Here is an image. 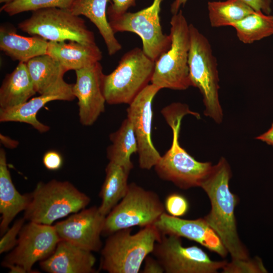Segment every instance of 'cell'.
Instances as JSON below:
<instances>
[{
	"instance_id": "cell-1",
	"label": "cell",
	"mask_w": 273,
	"mask_h": 273,
	"mask_svg": "<svg viewBox=\"0 0 273 273\" xmlns=\"http://www.w3.org/2000/svg\"><path fill=\"white\" fill-rule=\"evenodd\" d=\"M231 176L229 163L221 157L200 187L207 194L211 206L204 218L218 236L232 259H245L249 258V253L237 231L235 209L238 198L229 188Z\"/></svg>"
},
{
	"instance_id": "cell-2",
	"label": "cell",
	"mask_w": 273,
	"mask_h": 273,
	"mask_svg": "<svg viewBox=\"0 0 273 273\" xmlns=\"http://www.w3.org/2000/svg\"><path fill=\"white\" fill-rule=\"evenodd\" d=\"M162 113L172 129L173 139L169 149L154 166L157 174L182 189L200 187L213 165L209 162L196 160L181 147L178 141L183 118L194 112L185 104L173 103L164 108Z\"/></svg>"
},
{
	"instance_id": "cell-3",
	"label": "cell",
	"mask_w": 273,
	"mask_h": 273,
	"mask_svg": "<svg viewBox=\"0 0 273 273\" xmlns=\"http://www.w3.org/2000/svg\"><path fill=\"white\" fill-rule=\"evenodd\" d=\"M161 236L154 225L142 228L134 234H131V228L114 232L101 250V269L109 273L139 272Z\"/></svg>"
},
{
	"instance_id": "cell-4",
	"label": "cell",
	"mask_w": 273,
	"mask_h": 273,
	"mask_svg": "<svg viewBox=\"0 0 273 273\" xmlns=\"http://www.w3.org/2000/svg\"><path fill=\"white\" fill-rule=\"evenodd\" d=\"M189 31L188 64L192 86L198 88L203 97L204 115L220 123L223 112L219 100L216 58L207 38L192 24H189Z\"/></svg>"
},
{
	"instance_id": "cell-5",
	"label": "cell",
	"mask_w": 273,
	"mask_h": 273,
	"mask_svg": "<svg viewBox=\"0 0 273 273\" xmlns=\"http://www.w3.org/2000/svg\"><path fill=\"white\" fill-rule=\"evenodd\" d=\"M31 193L23 217L29 221L49 225L84 209L90 201L87 195L70 182L56 179L38 183Z\"/></svg>"
},
{
	"instance_id": "cell-6",
	"label": "cell",
	"mask_w": 273,
	"mask_h": 273,
	"mask_svg": "<svg viewBox=\"0 0 273 273\" xmlns=\"http://www.w3.org/2000/svg\"><path fill=\"white\" fill-rule=\"evenodd\" d=\"M155 61L134 48L125 53L116 68L104 74L102 88L106 103L129 105L151 82Z\"/></svg>"
},
{
	"instance_id": "cell-7",
	"label": "cell",
	"mask_w": 273,
	"mask_h": 273,
	"mask_svg": "<svg viewBox=\"0 0 273 273\" xmlns=\"http://www.w3.org/2000/svg\"><path fill=\"white\" fill-rule=\"evenodd\" d=\"M170 24L171 46L155 62L151 83L161 89L185 90L192 86L188 64L189 24L181 10L172 15Z\"/></svg>"
},
{
	"instance_id": "cell-8",
	"label": "cell",
	"mask_w": 273,
	"mask_h": 273,
	"mask_svg": "<svg viewBox=\"0 0 273 273\" xmlns=\"http://www.w3.org/2000/svg\"><path fill=\"white\" fill-rule=\"evenodd\" d=\"M165 211L156 193L130 183L125 196L106 216L103 234L109 236L124 229L154 225Z\"/></svg>"
},
{
	"instance_id": "cell-9",
	"label": "cell",
	"mask_w": 273,
	"mask_h": 273,
	"mask_svg": "<svg viewBox=\"0 0 273 273\" xmlns=\"http://www.w3.org/2000/svg\"><path fill=\"white\" fill-rule=\"evenodd\" d=\"M18 26L25 33L48 41L73 40L87 44H96L94 34L87 28L84 19L67 10L48 8L33 11Z\"/></svg>"
},
{
	"instance_id": "cell-10",
	"label": "cell",
	"mask_w": 273,
	"mask_h": 273,
	"mask_svg": "<svg viewBox=\"0 0 273 273\" xmlns=\"http://www.w3.org/2000/svg\"><path fill=\"white\" fill-rule=\"evenodd\" d=\"M163 1L154 0L149 7L134 13L126 12L107 17L114 33L130 32L138 35L142 40L144 52L155 62L171 43V35L164 33L161 25L159 14Z\"/></svg>"
},
{
	"instance_id": "cell-11",
	"label": "cell",
	"mask_w": 273,
	"mask_h": 273,
	"mask_svg": "<svg viewBox=\"0 0 273 273\" xmlns=\"http://www.w3.org/2000/svg\"><path fill=\"white\" fill-rule=\"evenodd\" d=\"M181 237L161 234L152 252L166 273H216L227 261H214L196 246L184 247Z\"/></svg>"
},
{
	"instance_id": "cell-12",
	"label": "cell",
	"mask_w": 273,
	"mask_h": 273,
	"mask_svg": "<svg viewBox=\"0 0 273 273\" xmlns=\"http://www.w3.org/2000/svg\"><path fill=\"white\" fill-rule=\"evenodd\" d=\"M60 240L54 226L29 221L22 227L15 248L2 264L19 265L27 272H35L33 265L50 256Z\"/></svg>"
},
{
	"instance_id": "cell-13",
	"label": "cell",
	"mask_w": 273,
	"mask_h": 273,
	"mask_svg": "<svg viewBox=\"0 0 273 273\" xmlns=\"http://www.w3.org/2000/svg\"><path fill=\"white\" fill-rule=\"evenodd\" d=\"M161 89L152 83L148 85L129 105L127 118L131 122L137 140L140 167L150 170L158 163L161 156L152 140L153 99Z\"/></svg>"
},
{
	"instance_id": "cell-14",
	"label": "cell",
	"mask_w": 273,
	"mask_h": 273,
	"mask_svg": "<svg viewBox=\"0 0 273 273\" xmlns=\"http://www.w3.org/2000/svg\"><path fill=\"white\" fill-rule=\"evenodd\" d=\"M105 219L99 207L94 206L73 213L54 226L61 240L91 252H98L102 246L101 235Z\"/></svg>"
},
{
	"instance_id": "cell-15",
	"label": "cell",
	"mask_w": 273,
	"mask_h": 273,
	"mask_svg": "<svg viewBox=\"0 0 273 273\" xmlns=\"http://www.w3.org/2000/svg\"><path fill=\"white\" fill-rule=\"evenodd\" d=\"M75 73L76 80L72 90L78 99L79 121L84 126H90L105 111L103 68L97 62L76 70Z\"/></svg>"
},
{
	"instance_id": "cell-16",
	"label": "cell",
	"mask_w": 273,
	"mask_h": 273,
	"mask_svg": "<svg viewBox=\"0 0 273 273\" xmlns=\"http://www.w3.org/2000/svg\"><path fill=\"white\" fill-rule=\"evenodd\" d=\"M154 225L161 234L173 235L194 241L222 257L228 251L204 218L185 219L164 212Z\"/></svg>"
},
{
	"instance_id": "cell-17",
	"label": "cell",
	"mask_w": 273,
	"mask_h": 273,
	"mask_svg": "<svg viewBox=\"0 0 273 273\" xmlns=\"http://www.w3.org/2000/svg\"><path fill=\"white\" fill-rule=\"evenodd\" d=\"M73 84L66 82L19 106L8 109H0V121L24 122L32 125L40 133L46 132L50 129V127L38 120L36 118L37 113L49 102L73 100L75 97L73 93Z\"/></svg>"
},
{
	"instance_id": "cell-18",
	"label": "cell",
	"mask_w": 273,
	"mask_h": 273,
	"mask_svg": "<svg viewBox=\"0 0 273 273\" xmlns=\"http://www.w3.org/2000/svg\"><path fill=\"white\" fill-rule=\"evenodd\" d=\"M96 259L92 252L60 240L52 254L40 261V266L50 273H93Z\"/></svg>"
},
{
	"instance_id": "cell-19",
	"label": "cell",
	"mask_w": 273,
	"mask_h": 273,
	"mask_svg": "<svg viewBox=\"0 0 273 273\" xmlns=\"http://www.w3.org/2000/svg\"><path fill=\"white\" fill-rule=\"evenodd\" d=\"M31 193L21 194L14 185L8 167L5 151L0 149V224L1 235L9 229L10 223L21 211L25 210Z\"/></svg>"
},
{
	"instance_id": "cell-20",
	"label": "cell",
	"mask_w": 273,
	"mask_h": 273,
	"mask_svg": "<svg viewBox=\"0 0 273 273\" xmlns=\"http://www.w3.org/2000/svg\"><path fill=\"white\" fill-rule=\"evenodd\" d=\"M47 54L59 62L67 71L88 66L102 58L96 44H87L73 40L49 41Z\"/></svg>"
},
{
	"instance_id": "cell-21",
	"label": "cell",
	"mask_w": 273,
	"mask_h": 273,
	"mask_svg": "<svg viewBox=\"0 0 273 273\" xmlns=\"http://www.w3.org/2000/svg\"><path fill=\"white\" fill-rule=\"evenodd\" d=\"M49 41L37 35L27 37L16 33L7 25L0 27V49L15 61L27 62L31 59L47 54Z\"/></svg>"
},
{
	"instance_id": "cell-22",
	"label": "cell",
	"mask_w": 273,
	"mask_h": 273,
	"mask_svg": "<svg viewBox=\"0 0 273 273\" xmlns=\"http://www.w3.org/2000/svg\"><path fill=\"white\" fill-rule=\"evenodd\" d=\"M108 2L109 0H73L68 11L75 15L86 17L94 23L104 40L108 54L112 56L121 50L122 46L108 21Z\"/></svg>"
},
{
	"instance_id": "cell-23",
	"label": "cell",
	"mask_w": 273,
	"mask_h": 273,
	"mask_svg": "<svg viewBox=\"0 0 273 273\" xmlns=\"http://www.w3.org/2000/svg\"><path fill=\"white\" fill-rule=\"evenodd\" d=\"M36 93L25 62H19L7 74L0 88V109H8L27 102Z\"/></svg>"
},
{
	"instance_id": "cell-24",
	"label": "cell",
	"mask_w": 273,
	"mask_h": 273,
	"mask_svg": "<svg viewBox=\"0 0 273 273\" xmlns=\"http://www.w3.org/2000/svg\"><path fill=\"white\" fill-rule=\"evenodd\" d=\"M26 64L35 89L40 95L49 92L66 82L63 77L67 70L47 54L34 57Z\"/></svg>"
},
{
	"instance_id": "cell-25",
	"label": "cell",
	"mask_w": 273,
	"mask_h": 273,
	"mask_svg": "<svg viewBox=\"0 0 273 273\" xmlns=\"http://www.w3.org/2000/svg\"><path fill=\"white\" fill-rule=\"evenodd\" d=\"M105 171V178L100 193L102 202L99 210L106 216L125 196L128 187L130 171L109 162Z\"/></svg>"
},
{
	"instance_id": "cell-26",
	"label": "cell",
	"mask_w": 273,
	"mask_h": 273,
	"mask_svg": "<svg viewBox=\"0 0 273 273\" xmlns=\"http://www.w3.org/2000/svg\"><path fill=\"white\" fill-rule=\"evenodd\" d=\"M112 144L107 150V157L109 162L123 166L130 171L133 165L130 157L138 153L137 140L132 125L127 118L124 120L119 128L111 133Z\"/></svg>"
},
{
	"instance_id": "cell-27",
	"label": "cell",
	"mask_w": 273,
	"mask_h": 273,
	"mask_svg": "<svg viewBox=\"0 0 273 273\" xmlns=\"http://www.w3.org/2000/svg\"><path fill=\"white\" fill-rule=\"evenodd\" d=\"M208 10L212 27L232 26L255 11L241 0L209 2Z\"/></svg>"
},
{
	"instance_id": "cell-28",
	"label": "cell",
	"mask_w": 273,
	"mask_h": 273,
	"mask_svg": "<svg viewBox=\"0 0 273 273\" xmlns=\"http://www.w3.org/2000/svg\"><path fill=\"white\" fill-rule=\"evenodd\" d=\"M232 27L240 41L252 43L273 35V16L254 11Z\"/></svg>"
},
{
	"instance_id": "cell-29",
	"label": "cell",
	"mask_w": 273,
	"mask_h": 273,
	"mask_svg": "<svg viewBox=\"0 0 273 273\" xmlns=\"http://www.w3.org/2000/svg\"><path fill=\"white\" fill-rule=\"evenodd\" d=\"M73 0H13L3 4V11L10 16L38 9L57 8L68 10Z\"/></svg>"
},
{
	"instance_id": "cell-30",
	"label": "cell",
	"mask_w": 273,
	"mask_h": 273,
	"mask_svg": "<svg viewBox=\"0 0 273 273\" xmlns=\"http://www.w3.org/2000/svg\"><path fill=\"white\" fill-rule=\"evenodd\" d=\"M224 273H266L267 269L264 267L261 258L256 256L253 259H232L227 262L222 268Z\"/></svg>"
},
{
	"instance_id": "cell-31",
	"label": "cell",
	"mask_w": 273,
	"mask_h": 273,
	"mask_svg": "<svg viewBox=\"0 0 273 273\" xmlns=\"http://www.w3.org/2000/svg\"><path fill=\"white\" fill-rule=\"evenodd\" d=\"M164 204L167 213L175 217L185 215L189 207L187 199L178 193H172L168 195Z\"/></svg>"
},
{
	"instance_id": "cell-32",
	"label": "cell",
	"mask_w": 273,
	"mask_h": 273,
	"mask_svg": "<svg viewBox=\"0 0 273 273\" xmlns=\"http://www.w3.org/2000/svg\"><path fill=\"white\" fill-rule=\"evenodd\" d=\"M23 217L17 220L3 235L0 240V253L8 252L15 247L18 241L17 236L23 226L25 220Z\"/></svg>"
},
{
	"instance_id": "cell-33",
	"label": "cell",
	"mask_w": 273,
	"mask_h": 273,
	"mask_svg": "<svg viewBox=\"0 0 273 273\" xmlns=\"http://www.w3.org/2000/svg\"><path fill=\"white\" fill-rule=\"evenodd\" d=\"M136 0H109L110 5L108 7V16H118L127 12L131 7L135 5Z\"/></svg>"
},
{
	"instance_id": "cell-34",
	"label": "cell",
	"mask_w": 273,
	"mask_h": 273,
	"mask_svg": "<svg viewBox=\"0 0 273 273\" xmlns=\"http://www.w3.org/2000/svg\"><path fill=\"white\" fill-rule=\"evenodd\" d=\"M42 162L48 170H57L62 167L63 160L60 153L54 150H50L43 155Z\"/></svg>"
},
{
	"instance_id": "cell-35",
	"label": "cell",
	"mask_w": 273,
	"mask_h": 273,
	"mask_svg": "<svg viewBox=\"0 0 273 273\" xmlns=\"http://www.w3.org/2000/svg\"><path fill=\"white\" fill-rule=\"evenodd\" d=\"M256 11L269 15L271 12V0H241Z\"/></svg>"
},
{
	"instance_id": "cell-36",
	"label": "cell",
	"mask_w": 273,
	"mask_h": 273,
	"mask_svg": "<svg viewBox=\"0 0 273 273\" xmlns=\"http://www.w3.org/2000/svg\"><path fill=\"white\" fill-rule=\"evenodd\" d=\"M144 273H163L164 269L157 259L147 256L145 260Z\"/></svg>"
},
{
	"instance_id": "cell-37",
	"label": "cell",
	"mask_w": 273,
	"mask_h": 273,
	"mask_svg": "<svg viewBox=\"0 0 273 273\" xmlns=\"http://www.w3.org/2000/svg\"><path fill=\"white\" fill-rule=\"evenodd\" d=\"M256 139L262 141L268 145L273 146V123L267 131L257 136Z\"/></svg>"
},
{
	"instance_id": "cell-38",
	"label": "cell",
	"mask_w": 273,
	"mask_h": 273,
	"mask_svg": "<svg viewBox=\"0 0 273 273\" xmlns=\"http://www.w3.org/2000/svg\"><path fill=\"white\" fill-rule=\"evenodd\" d=\"M1 142L7 148L10 149H14L16 148L19 142L16 140H14L9 138L8 136L0 134Z\"/></svg>"
},
{
	"instance_id": "cell-39",
	"label": "cell",
	"mask_w": 273,
	"mask_h": 273,
	"mask_svg": "<svg viewBox=\"0 0 273 273\" xmlns=\"http://www.w3.org/2000/svg\"><path fill=\"white\" fill-rule=\"evenodd\" d=\"M188 0H174L170 6V11L173 14L177 13L181 7H183Z\"/></svg>"
},
{
	"instance_id": "cell-40",
	"label": "cell",
	"mask_w": 273,
	"mask_h": 273,
	"mask_svg": "<svg viewBox=\"0 0 273 273\" xmlns=\"http://www.w3.org/2000/svg\"><path fill=\"white\" fill-rule=\"evenodd\" d=\"M4 266H6L10 269V272L12 273H26V270L23 267L14 264L5 263L2 264Z\"/></svg>"
},
{
	"instance_id": "cell-41",
	"label": "cell",
	"mask_w": 273,
	"mask_h": 273,
	"mask_svg": "<svg viewBox=\"0 0 273 273\" xmlns=\"http://www.w3.org/2000/svg\"><path fill=\"white\" fill-rule=\"evenodd\" d=\"M13 0H0V3L5 4L11 2Z\"/></svg>"
}]
</instances>
